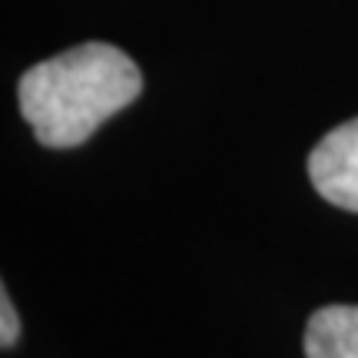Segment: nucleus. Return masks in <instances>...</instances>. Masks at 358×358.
<instances>
[{
  "label": "nucleus",
  "mask_w": 358,
  "mask_h": 358,
  "mask_svg": "<svg viewBox=\"0 0 358 358\" xmlns=\"http://www.w3.org/2000/svg\"><path fill=\"white\" fill-rule=\"evenodd\" d=\"M0 322H3V329H0V345L10 348L13 342H17V335H20V322H17V312H13V302L7 292L0 295Z\"/></svg>",
  "instance_id": "20e7f679"
},
{
  "label": "nucleus",
  "mask_w": 358,
  "mask_h": 358,
  "mask_svg": "<svg viewBox=\"0 0 358 358\" xmlns=\"http://www.w3.org/2000/svg\"><path fill=\"white\" fill-rule=\"evenodd\" d=\"M143 73L113 43L90 40L30 66L20 77V113L50 150L87 143L140 96Z\"/></svg>",
  "instance_id": "f257e3e1"
},
{
  "label": "nucleus",
  "mask_w": 358,
  "mask_h": 358,
  "mask_svg": "<svg viewBox=\"0 0 358 358\" xmlns=\"http://www.w3.org/2000/svg\"><path fill=\"white\" fill-rule=\"evenodd\" d=\"M306 358H358V306H325L306 325Z\"/></svg>",
  "instance_id": "7ed1b4c3"
},
{
  "label": "nucleus",
  "mask_w": 358,
  "mask_h": 358,
  "mask_svg": "<svg viewBox=\"0 0 358 358\" xmlns=\"http://www.w3.org/2000/svg\"><path fill=\"white\" fill-rule=\"evenodd\" d=\"M308 176L322 199L358 213V116L335 127L308 156Z\"/></svg>",
  "instance_id": "f03ea898"
}]
</instances>
